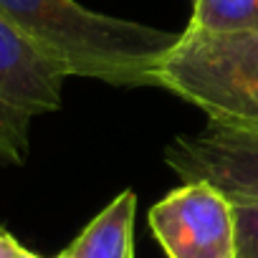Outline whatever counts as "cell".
Here are the masks:
<instances>
[{
  "label": "cell",
  "instance_id": "5b68a950",
  "mask_svg": "<svg viewBox=\"0 0 258 258\" xmlns=\"http://www.w3.org/2000/svg\"><path fill=\"white\" fill-rule=\"evenodd\" d=\"M167 258H235L233 203L208 182H185L150 210Z\"/></svg>",
  "mask_w": 258,
  "mask_h": 258
},
{
  "label": "cell",
  "instance_id": "3957f363",
  "mask_svg": "<svg viewBox=\"0 0 258 258\" xmlns=\"http://www.w3.org/2000/svg\"><path fill=\"white\" fill-rule=\"evenodd\" d=\"M69 69L0 16V165H23L36 116L61 109Z\"/></svg>",
  "mask_w": 258,
  "mask_h": 258
},
{
  "label": "cell",
  "instance_id": "8992f818",
  "mask_svg": "<svg viewBox=\"0 0 258 258\" xmlns=\"http://www.w3.org/2000/svg\"><path fill=\"white\" fill-rule=\"evenodd\" d=\"M135 190H121L58 258H135Z\"/></svg>",
  "mask_w": 258,
  "mask_h": 258
},
{
  "label": "cell",
  "instance_id": "7a4b0ae2",
  "mask_svg": "<svg viewBox=\"0 0 258 258\" xmlns=\"http://www.w3.org/2000/svg\"><path fill=\"white\" fill-rule=\"evenodd\" d=\"M157 86L203 109L208 121L258 129V33L187 26L162 58Z\"/></svg>",
  "mask_w": 258,
  "mask_h": 258
},
{
  "label": "cell",
  "instance_id": "52a82bcc",
  "mask_svg": "<svg viewBox=\"0 0 258 258\" xmlns=\"http://www.w3.org/2000/svg\"><path fill=\"white\" fill-rule=\"evenodd\" d=\"M190 28L205 33H258V0H192Z\"/></svg>",
  "mask_w": 258,
  "mask_h": 258
},
{
  "label": "cell",
  "instance_id": "277c9868",
  "mask_svg": "<svg viewBox=\"0 0 258 258\" xmlns=\"http://www.w3.org/2000/svg\"><path fill=\"white\" fill-rule=\"evenodd\" d=\"M165 162L187 182H208L230 203H258V129L208 121L165 147Z\"/></svg>",
  "mask_w": 258,
  "mask_h": 258
},
{
  "label": "cell",
  "instance_id": "30bf717a",
  "mask_svg": "<svg viewBox=\"0 0 258 258\" xmlns=\"http://www.w3.org/2000/svg\"><path fill=\"white\" fill-rule=\"evenodd\" d=\"M18 258H41V255H36V253H31V250L26 248V250H23V253H21Z\"/></svg>",
  "mask_w": 258,
  "mask_h": 258
},
{
  "label": "cell",
  "instance_id": "6da1fadb",
  "mask_svg": "<svg viewBox=\"0 0 258 258\" xmlns=\"http://www.w3.org/2000/svg\"><path fill=\"white\" fill-rule=\"evenodd\" d=\"M0 16L71 76L111 86H157V69L180 33L89 11L76 0H0Z\"/></svg>",
  "mask_w": 258,
  "mask_h": 258
},
{
  "label": "cell",
  "instance_id": "9c48e42d",
  "mask_svg": "<svg viewBox=\"0 0 258 258\" xmlns=\"http://www.w3.org/2000/svg\"><path fill=\"white\" fill-rule=\"evenodd\" d=\"M26 248L18 243V238L13 233H8L6 228H0V258H18Z\"/></svg>",
  "mask_w": 258,
  "mask_h": 258
},
{
  "label": "cell",
  "instance_id": "ba28073f",
  "mask_svg": "<svg viewBox=\"0 0 258 258\" xmlns=\"http://www.w3.org/2000/svg\"><path fill=\"white\" fill-rule=\"evenodd\" d=\"M235 258H258V203H233Z\"/></svg>",
  "mask_w": 258,
  "mask_h": 258
}]
</instances>
